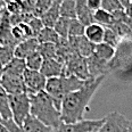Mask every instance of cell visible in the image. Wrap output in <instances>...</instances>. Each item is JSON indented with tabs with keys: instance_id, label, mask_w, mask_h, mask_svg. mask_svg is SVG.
Returning a JSON list of instances; mask_svg holds the SVG:
<instances>
[{
	"instance_id": "cell-1",
	"label": "cell",
	"mask_w": 132,
	"mask_h": 132,
	"mask_svg": "<svg viewBox=\"0 0 132 132\" xmlns=\"http://www.w3.org/2000/svg\"><path fill=\"white\" fill-rule=\"evenodd\" d=\"M106 76H99L96 79L86 80L81 89L68 93L63 99L60 114L63 123H76L84 120V115L89 111V104L97 89L101 86Z\"/></svg>"
},
{
	"instance_id": "cell-2",
	"label": "cell",
	"mask_w": 132,
	"mask_h": 132,
	"mask_svg": "<svg viewBox=\"0 0 132 132\" xmlns=\"http://www.w3.org/2000/svg\"><path fill=\"white\" fill-rule=\"evenodd\" d=\"M29 96L31 101V115L33 117L53 129L63 123L60 109L55 105L53 98L46 91Z\"/></svg>"
},
{
	"instance_id": "cell-3",
	"label": "cell",
	"mask_w": 132,
	"mask_h": 132,
	"mask_svg": "<svg viewBox=\"0 0 132 132\" xmlns=\"http://www.w3.org/2000/svg\"><path fill=\"white\" fill-rule=\"evenodd\" d=\"M9 106L13 120L16 124L23 126V123L29 115H31V101L27 92L9 96Z\"/></svg>"
},
{
	"instance_id": "cell-4",
	"label": "cell",
	"mask_w": 132,
	"mask_h": 132,
	"mask_svg": "<svg viewBox=\"0 0 132 132\" xmlns=\"http://www.w3.org/2000/svg\"><path fill=\"white\" fill-rule=\"evenodd\" d=\"M105 122V117L99 120H82L76 123H60L54 132H97Z\"/></svg>"
},
{
	"instance_id": "cell-5",
	"label": "cell",
	"mask_w": 132,
	"mask_h": 132,
	"mask_svg": "<svg viewBox=\"0 0 132 132\" xmlns=\"http://www.w3.org/2000/svg\"><path fill=\"white\" fill-rule=\"evenodd\" d=\"M64 74H70V75H75L79 79L89 80L91 79L89 74V68H88L87 58L81 57L79 54H74L72 57H70L68 60L65 63V71Z\"/></svg>"
},
{
	"instance_id": "cell-6",
	"label": "cell",
	"mask_w": 132,
	"mask_h": 132,
	"mask_svg": "<svg viewBox=\"0 0 132 132\" xmlns=\"http://www.w3.org/2000/svg\"><path fill=\"white\" fill-rule=\"evenodd\" d=\"M23 79L26 87V92L29 95H35L46 90L47 79L40 71H32L26 68L23 74Z\"/></svg>"
},
{
	"instance_id": "cell-7",
	"label": "cell",
	"mask_w": 132,
	"mask_h": 132,
	"mask_svg": "<svg viewBox=\"0 0 132 132\" xmlns=\"http://www.w3.org/2000/svg\"><path fill=\"white\" fill-rule=\"evenodd\" d=\"M130 122L119 112H111L105 116V122L97 132H123L129 128Z\"/></svg>"
},
{
	"instance_id": "cell-8",
	"label": "cell",
	"mask_w": 132,
	"mask_h": 132,
	"mask_svg": "<svg viewBox=\"0 0 132 132\" xmlns=\"http://www.w3.org/2000/svg\"><path fill=\"white\" fill-rule=\"evenodd\" d=\"M0 86L8 95H20L26 92V87L24 83L23 75H16V74L5 73L2 72L0 79Z\"/></svg>"
},
{
	"instance_id": "cell-9",
	"label": "cell",
	"mask_w": 132,
	"mask_h": 132,
	"mask_svg": "<svg viewBox=\"0 0 132 132\" xmlns=\"http://www.w3.org/2000/svg\"><path fill=\"white\" fill-rule=\"evenodd\" d=\"M65 71V64L60 62L57 58H49L43 60L42 67H41L40 72L43 74L46 79L51 78H58L64 74Z\"/></svg>"
},
{
	"instance_id": "cell-10",
	"label": "cell",
	"mask_w": 132,
	"mask_h": 132,
	"mask_svg": "<svg viewBox=\"0 0 132 132\" xmlns=\"http://www.w3.org/2000/svg\"><path fill=\"white\" fill-rule=\"evenodd\" d=\"M71 46L74 49L76 54H79L83 58H88L93 54L95 51L96 45L91 43L86 37H80V38H70L68 39Z\"/></svg>"
},
{
	"instance_id": "cell-11",
	"label": "cell",
	"mask_w": 132,
	"mask_h": 132,
	"mask_svg": "<svg viewBox=\"0 0 132 132\" xmlns=\"http://www.w3.org/2000/svg\"><path fill=\"white\" fill-rule=\"evenodd\" d=\"M39 46H40V43L37 38H31V39L22 41L14 49V57L26 59L30 55L38 51Z\"/></svg>"
},
{
	"instance_id": "cell-12",
	"label": "cell",
	"mask_w": 132,
	"mask_h": 132,
	"mask_svg": "<svg viewBox=\"0 0 132 132\" xmlns=\"http://www.w3.org/2000/svg\"><path fill=\"white\" fill-rule=\"evenodd\" d=\"M87 63H88V68H89V74L92 79L99 78V76H106L111 72L109 64L99 60L95 55H91L90 57H88Z\"/></svg>"
},
{
	"instance_id": "cell-13",
	"label": "cell",
	"mask_w": 132,
	"mask_h": 132,
	"mask_svg": "<svg viewBox=\"0 0 132 132\" xmlns=\"http://www.w3.org/2000/svg\"><path fill=\"white\" fill-rule=\"evenodd\" d=\"M76 2V18L81 22L83 25H90L95 23L93 22V12L88 7L87 0H75Z\"/></svg>"
},
{
	"instance_id": "cell-14",
	"label": "cell",
	"mask_w": 132,
	"mask_h": 132,
	"mask_svg": "<svg viewBox=\"0 0 132 132\" xmlns=\"http://www.w3.org/2000/svg\"><path fill=\"white\" fill-rule=\"evenodd\" d=\"M104 33H105V26L97 23H92L86 26L84 37L93 45H99L104 40Z\"/></svg>"
},
{
	"instance_id": "cell-15",
	"label": "cell",
	"mask_w": 132,
	"mask_h": 132,
	"mask_svg": "<svg viewBox=\"0 0 132 132\" xmlns=\"http://www.w3.org/2000/svg\"><path fill=\"white\" fill-rule=\"evenodd\" d=\"M115 50H116V49L113 48L112 46L107 45L105 42H101V43H99V45H96L95 51H93L92 55H95L101 62L109 64L111 60L113 59V57L115 56Z\"/></svg>"
},
{
	"instance_id": "cell-16",
	"label": "cell",
	"mask_w": 132,
	"mask_h": 132,
	"mask_svg": "<svg viewBox=\"0 0 132 132\" xmlns=\"http://www.w3.org/2000/svg\"><path fill=\"white\" fill-rule=\"evenodd\" d=\"M59 5H60L59 2H53L51 7L40 17L45 27H51V29H54L56 22L58 21L60 17Z\"/></svg>"
},
{
	"instance_id": "cell-17",
	"label": "cell",
	"mask_w": 132,
	"mask_h": 132,
	"mask_svg": "<svg viewBox=\"0 0 132 132\" xmlns=\"http://www.w3.org/2000/svg\"><path fill=\"white\" fill-rule=\"evenodd\" d=\"M23 129L25 130V132H54L53 128L43 124L32 115H29L25 119L23 123Z\"/></svg>"
},
{
	"instance_id": "cell-18",
	"label": "cell",
	"mask_w": 132,
	"mask_h": 132,
	"mask_svg": "<svg viewBox=\"0 0 132 132\" xmlns=\"http://www.w3.org/2000/svg\"><path fill=\"white\" fill-rule=\"evenodd\" d=\"M12 33H13V37L15 38V40L18 43L24 40L34 38L31 27H30V25L27 23H18L16 25L12 26Z\"/></svg>"
},
{
	"instance_id": "cell-19",
	"label": "cell",
	"mask_w": 132,
	"mask_h": 132,
	"mask_svg": "<svg viewBox=\"0 0 132 132\" xmlns=\"http://www.w3.org/2000/svg\"><path fill=\"white\" fill-rule=\"evenodd\" d=\"M25 71H26V62H25V59L14 57V58L10 60L6 66H5V68H4L2 72L10 73V74H16V75H23Z\"/></svg>"
},
{
	"instance_id": "cell-20",
	"label": "cell",
	"mask_w": 132,
	"mask_h": 132,
	"mask_svg": "<svg viewBox=\"0 0 132 132\" xmlns=\"http://www.w3.org/2000/svg\"><path fill=\"white\" fill-rule=\"evenodd\" d=\"M13 115L9 106V95L0 86V120H12Z\"/></svg>"
},
{
	"instance_id": "cell-21",
	"label": "cell",
	"mask_w": 132,
	"mask_h": 132,
	"mask_svg": "<svg viewBox=\"0 0 132 132\" xmlns=\"http://www.w3.org/2000/svg\"><path fill=\"white\" fill-rule=\"evenodd\" d=\"M60 17L74 20L76 18V2L75 0H64L59 5Z\"/></svg>"
},
{
	"instance_id": "cell-22",
	"label": "cell",
	"mask_w": 132,
	"mask_h": 132,
	"mask_svg": "<svg viewBox=\"0 0 132 132\" xmlns=\"http://www.w3.org/2000/svg\"><path fill=\"white\" fill-rule=\"evenodd\" d=\"M37 39L39 41V43H55V45H57L62 38L55 32L54 29H51V27H43V30L39 33Z\"/></svg>"
},
{
	"instance_id": "cell-23",
	"label": "cell",
	"mask_w": 132,
	"mask_h": 132,
	"mask_svg": "<svg viewBox=\"0 0 132 132\" xmlns=\"http://www.w3.org/2000/svg\"><path fill=\"white\" fill-rule=\"evenodd\" d=\"M93 22L97 24H100V25H103L105 27H109L115 21H114L113 14L104 10L103 8H100V9L96 10L93 13Z\"/></svg>"
},
{
	"instance_id": "cell-24",
	"label": "cell",
	"mask_w": 132,
	"mask_h": 132,
	"mask_svg": "<svg viewBox=\"0 0 132 132\" xmlns=\"http://www.w3.org/2000/svg\"><path fill=\"white\" fill-rule=\"evenodd\" d=\"M71 20L65 17H59L54 26V30L62 39H68V30H70Z\"/></svg>"
},
{
	"instance_id": "cell-25",
	"label": "cell",
	"mask_w": 132,
	"mask_h": 132,
	"mask_svg": "<svg viewBox=\"0 0 132 132\" xmlns=\"http://www.w3.org/2000/svg\"><path fill=\"white\" fill-rule=\"evenodd\" d=\"M43 57L41 56L39 51H35L32 55H30L29 57L25 59L26 62V68L32 71H40L43 64Z\"/></svg>"
},
{
	"instance_id": "cell-26",
	"label": "cell",
	"mask_w": 132,
	"mask_h": 132,
	"mask_svg": "<svg viewBox=\"0 0 132 132\" xmlns=\"http://www.w3.org/2000/svg\"><path fill=\"white\" fill-rule=\"evenodd\" d=\"M84 32H86V25H83L78 18L71 20L70 30H68V39L84 37Z\"/></svg>"
},
{
	"instance_id": "cell-27",
	"label": "cell",
	"mask_w": 132,
	"mask_h": 132,
	"mask_svg": "<svg viewBox=\"0 0 132 132\" xmlns=\"http://www.w3.org/2000/svg\"><path fill=\"white\" fill-rule=\"evenodd\" d=\"M5 8L9 15H20V14L25 13L24 0H10L5 5Z\"/></svg>"
},
{
	"instance_id": "cell-28",
	"label": "cell",
	"mask_w": 132,
	"mask_h": 132,
	"mask_svg": "<svg viewBox=\"0 0 132 132\" xmlns=\"http://www.w3.org/2000/svg\"><path fill=\"white\" fill-rule=\"evenodd\" d=\"M38 51L41 54L43 59L57 58V45L55 43H40Z\"/></svg>"
},
{
	"instance_id": "cell-29",
	"label": "cell",
	"mask_w": 132,
	"mask_h": 132,
	"mask_svg": "<svg viewBox=\"0 0 132 132\" xmlns=\"http://www.w3.org/2000/svg\"><path fill=\"white\" fill-rule=\"evenodd\" d=\"M121 41H122V40H121L119 35L115 33L114 30L111 29V27H105V33H104L103 42H105V43H107V45L112 46L113 48L116 49L117 46L120 45Z\"/></svg>"
},
{
	"instance_id": "cell-30",
	"label": "cell",
	"mask_w": 132,
	"mask_h": 132,
	"mask_svg": "<svg viewBox=\"0 0 132 132\" xmlns=\"http://www.w3.org/2000/svg\"><path fill=\"white\" fill-rule=\"evenodd\" d=\"M53 5V0H34L33 15L35 17H41Z\"/></svg>"
},
{
	"instance_id": "cell-31",
	"label": "cell",
	"mask_w": 132,
	"mask_h": 132,
	"mask_svg": "<svg viewBox=\"0 0 132 132\" xmlns=\"http://www.w3.org/2000/svg\"><path fill=\"white\" fill-rule=\"evenodd\" d=\"M101 8L111 14H114V13L119 12V10L125 9L119 0H103L101 1Z\"/></svg>"
},
{
	"instance_id": "cell-32",
	"label": "cell",
	"mask_w": 132,
	"mask_h": 132,
	"mask_svg": "<svg viewBox=\"0 0 132 132\" xmlns=\"http://www.w3.org/2000/svg\"><path fill=\"white\" fill-rule=\"evenodd\" d=\"M27 24H29L30 27H31L32 33H33V37H34V38H37L38 35H39V33L43 30V27H45L42 21H41V18L40 17H35V16Z\"/></svg>"
},
{
	"instance_id": "cell-33",
	"label": "cell",
	"mask_w": 132,
	"mask_h": 132,
	"mask_svg": "<svg viewBox=\"0 0 132 132\" xmlns=\"http://www.w3.org/2000/svg\"><path fill=\"white\" fill-rule=\"evenodd\" d=\"M0 122L4 124L7 132H25V130L23 129V126L16 124L15 121L13 119L12 120H0Z\"/></svg>"
},
{
	"instance_id": "cell-34",
	"label": "cell",
	"mask_w": 132,
	"mask_h": 132,
	"mask_svg": "<svg viewBox=\"0 0 132 132\" xmlns=\"http://www.w3.org/2000/svg\"><path fill=\"white\" fill-rule=\"evenodd\" d=\"M101 1L103 0H87V4H88V7L90 8V10L95 13L96 10L101 8Z\"/></svg>"
},
{
	"instance_id": "cell-35",
	"label": "cell",
	"mask_w": 132,
	"mask_h": 132,
	"mask_svg": "<svg viewBox=\"0 0 132 132\" xmlns=\"http://www.w3.org/2000/svg\"><path fill=\"white\" fill-rule=\"evenodd\" d=\"M119 1L121 2V4H122V6L124 7L125 9L131 5V1H130V0H119Z\"/></svg>"
},
{
	"instance_id": "cell-36",
	"label": "cell",
	"mask_w": 132,
	"mask_h": 132,
	"mask_svg": "<svg viewBox=\"0 0 132 132\" xmlns=\"http://www.w3.org/2000/svg\"><path fill=\"white\" fill-rule=\"evenodd\" d=\"M125 12H126V15L129 16V18H132V4L128 8H126Z\"/></svg>"
},
{
	"instance_id": "cell-37",
	"label": "cell",
	"mask_w": 132,
	"mask_h": 132,
	"mask_svg": "<svg viewBox=\"0 0 132 132\" xmlns=\"http://www.w3.org/2000/svg\"><path fill=\"white\" fill-rule=\"evenodd\" d=\"M0 132H7L6 128H5V126H4V124H2L1 122H0Z\"/></svg>"
},
{
	"instance_id": "cell-38",
	"label": "cell",
	"mask_w": 132,
	"mask_h": 132,
	"mask_svg": "<svg viewBox=\"0 0 132 132\" xmlns=\"http://www.w3.org/2000/svg\"><path fill=\"white\" fill-rule=\"evenodd\" d=\"M126 23H128V25L130 26V29H131V31H132V18H129Z\"/></svg>"
},
{
	"instance_id": "cell-39",
	"label": "cell",
	"mask_w": 132,
	"mask_h": 132,
	"mask_svg": "<svg viewBox=\"0 0 132 132\" xmlns=\"http://www.w3.org/2000/svg\"><path fill=\"white\" fill-rule=\"evenodd\" d=\"M62 1H64V0H53V2H59V4H60Z\"/></svg>"
},
{
	"instance_id": "cell-40",
	"label": "cell",
	"mask_w": 132,
	"mask_h": 132,
	"mask_svg": "<svg viewBox=\"0 0 132 132\" xmlns=\"http://www.w3.org/2000/svg\"><path fill=\"white\" fill-rule=\"evenodd\" d=\"M2 1H4L5 4H7V2H8V1H10V0H2Z\"/></svg>"
},
{
	"instance_id": "cell-41",
	"label": "cell",
	"mask_w": 132,
	"mask_h": 132,
	"mask_svg": "<svg viewBox=\"0 0 132 132\" xmlns=\"http://www.w3.org/2000/svg\"><path fill=\"white\" fill-rule=\"evenodd\" d=\"M123 132H128V128H126V129H124V131H123Z\"/></svg>"
},
{
	"instance_id": "cell-42",
	"label": "cell",
	"mask_w": 132,
	"mask_h": 132,
	"mask_svg": "<svg viewBox=\"0 0 132 132\" xmlns=\"http://www.w3.org/2000/svg\"><path fill=\"white\" fill-rule=\"evenodd\" d=\"M1 75H2V73H0V79H1Z\"/></svg>"
},
{
	"instance_id": "cell-43",
	"label": "cell",
	"mask_w": 132,
	"mask_h": 132,
	"mask_svg": "<svg viewBox=\"0 0 132 132\" xmlns=\"http://www.w3.org/2000/svg\"><path fill=\"white\" fill-rule=\"evenodd\" d=\"M130 1H131V4H132V0H130Z\"/></svg>"
},
{
	"instance_id": "cell-44",
	"label": "cell",
	"mask_w": 132,
	"mask_h": 132,
	"mask_svg": "<svg viewBox=\"0 0 132 132\" xmlns=\"http://www.w3.org/2000/svg\"><path fill=\"white\" fill-rule=\"evenodd\" d=\"M131 123H132V122H131Z\"/></svg>"
}]
</instances>
